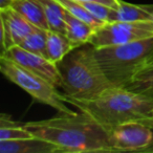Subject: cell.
I'll return each mask as SVG.
<instances>
[{
    "label": "cell",
    "mask_w": 153,
    "mask_h": 153,
    "mask_svg": "<svg viewBox=\"0 0 153 153\" xmlns=\"http://www.w3.org/2000/svg\"><path fill=\"white\" fill-rule=\"evenodd\" d=\"M34 136L53 143L63 153L111 152L108 132L86 113H60L55 117L23 124Z\"/></svg>",
    "instance_id": "6da1fadb"
},
{
    "label": "cell",
    "mask_w": 153,
    "mask_h": 153,
    "mask_svg": "<svg viewBox=\"0 0 153 153\" xmlns=\"http://www.w3.org/2000/svg\"><path fill=\"white\" fill-rule=\"evenodd\" d=\"M64 101L98 122L107 132L126 122L151 117L153 98L136 94L125 87L113 86L88 100L63 94Z\"/></svg>",
    "instance_id": "7a4b0ae2"
},
{
    "label": "cell",
    "mask_w": 153,
    "mask_h": 153,
    "mask_svg": "<svg viewBox=\"0 0 153 153\" xmlns=\"http://www.w3.org/2000/svg\"><path fill=\"white\" fill-rule=\"evenodd\" d=\"M91 43L74 47L57 63L62 76L63 94L70 98L88 100L113 87L94 53Z\"/></svg>",
    "instance_id": "3957f363"
},
{
    "label": "cell",
    "mask_w": 153,
    "mask_h": 153,
    "mask_svg": "<svg viewBox=\"0 0 153 153\" xmlns=\"http://www.w3.org/2000/svg\"><path fill=\"white\" fill-rule=\"evenodd\" d=\"M94 53L109 81L117 87H127L138 74L153 66V37L96 47Z\"/></svg>",
    "instance_id": "277c9868"
},
{
    "label": "cell",
    "mask_w": 153,
    "mask_h": 153,
    "mask_svg": "<svg viewBox=\"0 0 153 153\" xmlns=\"http://www.w3.org/2000/svg\"><path fill=\"white\" fill-rule=\"evenodd\" d=\"M0 71L38 102L53 107L59 113H76L66 105L63 92H60L59 88L4 56L0 57Z\"/></svg>",
    "instance_id": "5b68a950"
},
{
    "label": "cell",
    "mask_w": 153,
    "mask_h": 153,
    "mask_svg": "<svg viewBox=\"0 0 153 153\" xmlns=\"http://www.w3.org/2000/svg\"><path fill=\"white\" fill-rule=\"evenodd\" d=\"M153 37V21L106 22L97 28L89 43L94 47L125 44Z\"/></svg>",
    "instance_id": "8992f818"
},
{
    "label": "cell",
    "mask_w": 153,
    "mask_h": 153,
    "mask_svg": "<svg viewBox=\"0 0 153 153\" xmlns=\"http://www.w3.org/2000/svg\"><path fill=\"white\" fill-rule=\"evenodd\" d=\"M111 152L145 153L153 145V129L142 121H130L108 131Z\"/></svg>",
    "instance_id": "52a82bcc"
},
{
    "label": "cell",
    "mask_w": 153,
    "mask_h": 153,
    "mask_svg": "<svg viewBox=\"0 0 153 153\" xmlns=\"http://www.w3.org/2000/svg\"><path fill=\"white\" fill-rule=\"evenodd\" d=\"M1 56L9 58L20 66L47 80L57 88L62 87L63 82L57 64L47 58L26 51L19 45H14L7 51L1 53Z\"/></svg>",
    "instance_id": "ba28073f"
},
{
    "label": "cell",
    "mask_w": 153,
    "mask_h": 153,
    "mask_svg": "<svg viewBox=\"0 0 153 153\" xmlns=\"http://www.w3.org/2000/svg\"><path fill=\"white\" fill-rule=\"evenodd\" d=\"M1 153H63L59 146L33 136L14 140H0Z\"/></svg>",
    "instance_id": "9c48e42d"
},
{
    "label": "cell",
    "mask_w": 153,
    "mask_h": 153,
    "mask_svg": "<svg viewBox=\"0 0 153 153\" xmlns=\"http://www.w3.org/2000/svg\"><path fill=\"white\" fill-rule=\"evenodd\" d=\"M0 21L3 22L9 28L15 45H19L30 33L39 28L27 21L12 7L0 10Z\"/></svg>",
    "instance_id": "30bf717a"
},
{
    "label": "cell",
    "mask_w": 153,
    "mask_h": 153,
    "mask_svg": "<svg viewBox=\"0 0 153 153\" xmlns=\"http://www.w3.org/2000/svg\"><path fill=\"white\" fill-rule=\"evenodd\" d=\"M153 21V5H136L120 2L117 9H111L107 22Z\"/></svg>",
    "instance_id": "8fae6325"
},
{
    "label": "cell",
    "mask_w": 153,
    "mask_h": 153,
    "mask_svg": "<svg viewBox=\"0 0 153 153\" xmlns=\"http://www.w3.org/2000/svg\"><path fill=\"white\" fill-rule=\"evenodd\" d=\"M27 21L44 30H49L46 16L39 0H14L11 5Z\"/></svg>",
    "instance_id": "7c38bea8"
},
{
    "label": "cell",
    "mask_w": 153,
    "mask_h": 153,
    "mask_svg": "<svg viewBox=\"0 0 153 153\" xmlns=\"http://www.w3.org/2000/svg\"><path fill=\"white\" fill-rule=\"evenodd\" d=\"M66 36L72 41L76 46H80L88 43L91 39L96 28L88 24L87 22L74 17L67 11L65 17Z\"/></svg>",
    "instance_id": "4fadbf2b"
},
{
    "label": "cell",
    "mask_w": 153,
    "mask_h": 153,
    "mask_svg": "<svg viewBox=\"0 0 153 153\" xmlns=\"http://www.w3.org/2000/svg\"><path fill=\"white\" fill-rule=\"evenodd\" d=\"M46 46L47 57L56 64L61 61L70 51L76 47L65 34L53 32L51 30H47Z\"/></svg>",
    "instance_id": "5bb4252c"
},
{
    "label": "cell",
    "mask_w": 153,
    "mask_h": 153,
    "mask_svg": "<svg viewBox=\"0 0 153 153\" xmlns=\"http://www.w3.org/2000/svg\"><path fill=\"white\" fill-rule=\"evenodd\" d=\"M39 2L44 10L49 30L66 35L65 17L67 10L58 0H39Z\"/></svg>",
    "instance_id": "9a60e30c"
},
{
    "label": "cell",
    "mask_w": 153,
    "mask_h": 153,
    "mask_svg": "<svg viewBox=\"0 0 153 153\" xmlns=\"http://www.w3.org/2000/svg\"><path fill=\"white\" fill-rule=\"evenodd\" d=\"M1 115L0 120V140H23V138L33 137V134L26 128L23 127V124L14 122L10 117H4Z\"/></svg>",
    "instance_id": "2e32d148"
},
{
    "label": "cell",
    "mask_w": 153,
    "mask_h": 153,
    "mask_svg": "<svg viewBox=\"0 0 153 153\" xmlns=\"http://www.w3.org/2000/svg\"><path fill=\"white\" fill-rule=\"evenodd\" d=\"M58 1H59L71 15H74V17H76V18H79V19L83 20V21L87 22L88 24L94 26L96 30L106 23L105 21L100 20L99 18H97L96 16L92 15V14L82 4L80 0H58Z\"/></svg>",
    "instance_id": "e0dca14e"
},
{
    "label": "cell",
    "mask_w": 153,
    "mask_h": 153,
    "mask_svg": "<svg viewBox=\"0 0 153 153\" xmlns=\"http://www.w3.org/2000/svg\"><path fill=\"white\" fill-rule=\"evenodd\" d=\"M46 37L47 30L36 28L34 32H32L21 43L19 46L26 49L28 51H32L37 55L43 56L47 58V46H46Z\"/></svg>",
    "instance_id": "ac0fdd59"
},
{
    "label": "cell",
    "mask_w": 153,
    "mask_h": 153,
    "mask_svg": "<svg viewBox=\"0 0 153 153\" xmlns=\"http://www.w3.org/2000/svg\"><path fill=\"white\" fill-rule=\"evenodd\" d=\"M125 88L136 94L153 98V66L138 74Z\"/></svg>",
    "instance_id": "d6986e66"
},
{
    "label": "cell",
    "mask_w": 153,
    "mask_h": 153,
    "mask_svg": "<svg viewBox=\"0 0 153 153\" xmlns=\"http://www.w3.org/2000/svg\"><path fill=\"white\" fill-rule=\"evenodd\" d=\"M81 3L94 16H96L97 18H99L100 20H103V21L107 22V19H108V15L110 13L111 7H107V5L103 4V3H100L98 1H89V0H80Z\"/></svg>",
    "instance_id": "ffe728a7"
},
{
    "label": "cell",
    "mask_w": 153,
    "mask_h": 153,
    "mask_svg": "<svg viewBox=\"0 0 153 153\" xmlns=\"http://www.w3.org/2000/svg\"><path fill=\"white\" fill-rule=\"evenodd\" d=\"M0 28H1V48H2L1 53H3V51L13 47L15 43H14L13 37H12L9 28L7 27V25L3 22H1V27Z\"/></svg>",
    "instance_id": "44dd1931"
},
{
    "label": "cell",
    "mask_w": 153,
    "mask_h": 153,
    "mask_svg": "<svg viewBox=\"0 0 153 153\" xmlns=\"http://www.w3.org/2000/svg\"><path fill=\"white\" fill-rule=\"evenodd\" d=\"M96 1L103 3V4L107 5L111 9H117L120 5V2H121V0H96Z\"/></svg>",
    "instance_id": "7402d4cb"
},
{
    "label": "cell",
    "mask_w": 153,
    "mask_h": 153,
    "mask_svg": "<svg viewBox=\"0 0 153 153\" xmlns=\"http://www.w3.org/2000/svg\"><path fill=\"white\" fill-rule=\"evenodd\" d=\"M140 121H142L143 123L147 124V125L150 126V127L153 129V117H145V119H143V120H140ZM145 153H153V145Z\"/></svg>",
    "instance_id": "603a6c76"
},
{
    "label": "cell",
    "mask_w": 153,
    "mask_h": 153,
    "mask_svg": "<svg viewBox=\"0 0 153 153\" xmlns=\"http://www.w3.org/2000/svg\"><path fill=\"white\" fill-rule=\"evenodd\" d=\"M14 0H0V10L10 7L13 3Z\"/></svg>",
    "instance_id": "cb8c5ba5"
},
{
    "label": "cell",
    "mask_w": 153,
    "mask_h": 153,
    "mask_svg": "<svg viewBox=\"0 0 153 153\" xmlns=\"http://www.w3.org/2000/svg\"><path fill=\"white\" fill-rule=\"evenodd\" d=\"M151 117H153V109H152V113H151Z\"/></svg>",
    "instance_id": "d4e9b609"
}]
</instances>
